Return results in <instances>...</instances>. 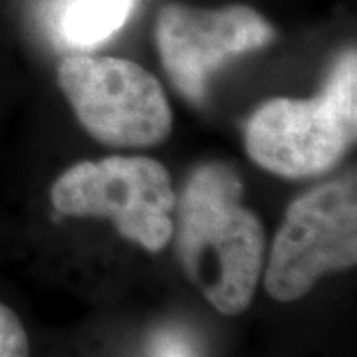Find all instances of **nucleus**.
<instances>
[{
	"label": "nucleus",
	"instance_id": "1",
	"mask_svg": "<svg viewBox=\"0 0 357 357\" xmlns=\"http://www.w3.org/2000/svg\"><path fill=\"white\" fill-rule=\"evenodd\" d=\"M234 169L204 163L187 181L177 213V258L187 278L225 316L252 304L266 252V232L241 204Z\"/></svg>",
	"mask_w": 357,
	"mask_h": 357
},
{
	"label": "nucleus",
	"instance_id": "2",
	"mask_svg": "<svg viewBox=\"0 0 357 357\" xmlns=\"http://www.w3.org/2000/svg\"><path fill=\"white\" fill-rule=\"evenodd\" d=\"M356 137V48L340 56L319 96L268 100L244 128L248 157L260 169L284 178L318 177L332 171Z\"/></svg>",
	"mask_w": 357,
	"mask_h": 357
},
{
	"label": "nucleus",
	"instance_id": "3",
	"mask_svg": "<svg viewBox=\"0 0 357 357\" xmlns=\"http://www.w3.org/2000/svg\"><path fill=\"white\" fill-rule=\"evenodd\" d=\"M50 201L64 217L112 218L123 238L149 252L163 250L175 232L171 175L151 157L76 163L54 181Z\"/></svg>",
	"mask_w": 357,
	"mask_h": 357
},
{
	"label": "nucleus",
	"instance_id": "4",
	"mask_svg": "<svg viewBox=\"0 0 357 357\" xmlns=\"http://www.w3.org/2000/svg\"><path fill=\"white\" fill-rule=\"evenodd\" d=\"M58 84L82 128L107 147H153L171 135L165 89L131 60L72 54L60 62Z\"/></svg>",
	"mask_w": 357,
	"mask_h": 357
},
{
	"label": "nucleus",
	"instance_id": "5",
	"mask_svg": "<svg viewBox=\"0 0 357 357\" xmlns=\"http://www.w3.org/2000/svg\"><path fill=\"white\" fill-rule=\"evenodd\" d=\"M356 262V181L324 183L288 206L270 248L264 288L278 302H296L326 274Z\"/></svg>",
	"mask_w": 357,
	"mask_h": 357
},
{
	"label": "nucleus",
	"instance_id": "6",
	"mask_svg": "<svg viewBox=\"0 0 357 357\" xmlns=\"http://www.w3.org/2000/svg\"><path fill=\"white\" fill-rule=\"evenodd\" d=\"M274 36L266 18L244 4H165L155 20V42L167 76L187 102L197 105L204 102L215 70L230 58L264 48Z\"/></svg>",
	"mask_w": 357,
	"mask_h": 357
},
{
	"label": "nucleus",
	"instance_id": "7",
	"mask_svg": "<svg viewBox=\"0 0 357 357\" xmlns=\"http://www.w3.org/2000/svg\"><path fill=\"white\" fill-rule=\"evenodd\" d=\"M135 0H68L58 20V36L68 48L91 50L119 32Z\"/></svg>",
	"mask_w": 357,
	"mask_h": 357
},
{
	"label": "nucleus",
	"instance_id": "8",
	"mask_svg": "<svg viewBox=\"0 0 357 357\" xmlns=\"http://www.w3.org/2000/svg\"><path fill=\"white\" fill-rule=\"evenodd\" d=\"M0 357H30V340L20 318L0 302Z\"/></svg>",
	"mask_w": 357,
	"mask_h": 357
},
{
	"label": "nucleus",
	"instance_id": "9",
	"mask_svg": "<svg viewBox=\"0 0 357 357\" xmlns=\"http://www.w3.org/2000/svg\"><path fill=\"white\" fill-rule=\"evenodd\" d=\"M151 357H197L191 342L177 332H161L151 344Z\"/></svg>",
	"mask_w": 357,
	"mask_h": 357
}]
</instances>
